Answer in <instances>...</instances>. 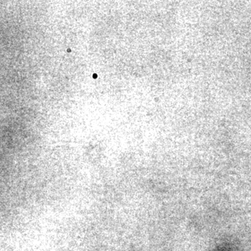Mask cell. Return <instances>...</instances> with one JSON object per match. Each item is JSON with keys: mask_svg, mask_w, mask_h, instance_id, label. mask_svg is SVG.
Returning <instances> with one entry per match:
<instances>
[{"mask_svg": "<svg viewBox=\"0 0 251 251\" xmlns=\"http://www.w3.org/2000/svg\"><path fill=\"white\" fill-rule=\"evenodd\" d=\"M216 251H231V250L230 249H229L228 248L222 247L221 248V249H218V250Z\"/></svg>", "mask_w": 251, "mask_h": 251, "instance_id": "1", "label": "cell"}]
</instances>
